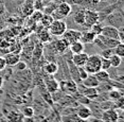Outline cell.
<instances>
[{"instance_id":"1","label":"cell","mask_w":124,"mask_h":122,"mask_svg":"<svg viewBox=\"0 0 124 122\" xmlns=\"http://www.w3.org/2000/svg\"><path fill=\"white\" fill-rule=\"evenodd\" d=\"M101 61H102V56L100 54H92L88 56L85 66V70L88 74H94L98 71L101 70Z\"/></svg>"},{"instance_id":"2","label":"cell","mask_w":124,"mask_h":122,"mask_svg":"<svg viewBox=\"0 0 124 122\" xmlns=\"http://www.w3.org/2000/svg\"><path fill=\"white\" fill-rule=\"evenodd\" d=\"M48 30H49V32L52 36L61 37V36H63V34L66 32L67 24L63 19H61V20H53V22L50 24V27L48 28Z\"/></svg>"},{"instance_id":"3","label":"cell","mask_w":124,"mask_h":122,"mask_svg":"<svg viewBox=\"0 0 124 122\" xmlns=\"http://www.w3.org/2000/svg\"><path fill=\"white\" fill-rule=\"evenodd\" d=\"M81 31H78V30H66V32L63 34V39L67 42L68 45H71L75 41H78L81 38Z\"/></svg>"},{"instance_id":"4","label":"cell","mask_w":124,"mask_h":122,"mask_svg":"<svg viewBox=\"0 0 124 122\" xmlns=\"http://www.w3.org/2000/svg\"><path fill=\"white\" fill-rule=\"evenodd\" d=\"M100 35H102L103 37H106V38L118 39L119 41V29H117L114 25H105V27L102 28Z\"/></svg>"},{"instance_id":"5","label":"cell","mask_w":124,"mask_h":122,"mask_svg":"<svg viewBox=\"0 0 124 122\" xmlns=\"http://www.w3.org/2000/svg\"><path fill=\"white\" fill-rule=\"evenodd\" d=\"M101 119H102L103 122H118L119 121V115H118L116 109L109 108V109H105L102 113Z\"/></svg>"},{"instance_id":"6","label":"cell","mask_w":124,"mask_h":122,"mask_svg":"<svg viewBox=\"0 0 124 122\" xmlns=\"http://www.w3.org/2000/svg\"><path fill=\"white\" fill-rule=\"evenodd\" d=\"M99 21V13L95 11H90V10H85V24L84 25L90 28L91 25L97 24Z\"/></svg>"},{"instance_id":"7","label":"cell","mask_w":124,"mask_h":122,"mask_svg":"<svg viewBox=\"0 0 124 122\" xmlns=\"http://www.w3.org/2000/svg\"><path fill=\"white\" fill-rule=\"evenodd\" d=\"M88 54L85 52H82V53H78V54H73V57H72V64L74 65L75 67H84L88 59Z\"/></svg>"},{"instance_id":"8","label":"cell","mask_w":124,"mask_h":122,"mask_svg":"<svg viewBox=\"0 0 124 122\" xmlns=\"http://www.w3.org/2000/svg\"><path fill=\"white\" fill-rule=\"evenodd\" d=\"M55 11L57 12V14L62 18H65V17L69 16L70 14H71L72 8L70 7V4H68L67 2H61L58 5H56Z\"/></svg>"},{"instance_id":"9","label":"cell","mask_w":124,"mask_h":122,"mask_svg":"<svg viewBox=\"0 0 124 122\" xmlns=\"http://www.w3.org/2000/svg\"><path fill=\"white\" fill-rule=\"evenodd\" d=\"M92 113H91V109L89 108L87 105H82L78 107V112H77V116L78 117V119H81V120H84L86 121L87 119H89L91 117Z\"/></svg>"},{"instance_id":"10","label":"cell","mask_w":124,"mask_h":122,"mask_svg":"<svg viewBox=\"0 0 124 122\" xmlns=\"http://www.w3.org/2000/svg\"><path fill=\"white\" fill-rule=\"evenodd\" d=\"M98 35H95V34L92 32V31H85V32H82L81 33V38H80V41L83 42L84 45L85 44H91V42L94 41L95 37H97Z\"/></svg>"},{"instance_id":"11","label":"cell","mask_w":124,"mask_h":122,"mask_svg":"<svg viewBox=\"0 0 124 122\" xmlns=\"http://www.w3.org/2000/svg\"><path fill=\"white\" fill-rule=\"evenodd\" d=\"M4 57V61H5V64L7 66H11V67H14L18 62H20V55L17 54V53H8Z\"/></svg>"},{"instance_id":"12","label":"cell","mask_w":124,"mask_h":122,"mask_svg":"<svg viewBox=\"0 0 124 122\" xmlns=\"http://www.w3.org/2000/svg\"><path fill=\"white\" fill-rule=\"evenodd\" d=\"M83 84L85 87H94V88H98L101 83L98 81V79L95 78L94 74H88L87 78L83 80Z\"/></svg>"},{"instance_id":"13","label":"cell","mask_w":124,"mask_h":122,"mask_svg":"<svg viewBox=\"0 0 124 122\" xmlns=\"http://www.w3.org/2000/svg\"><path fill=\"white\" fill-rule=\"evenodd\" d=\"M73 21L78 25H84L85 24V10H78L73 14Z\"/></svg>"},{"instance_id":"14","label":"cell","mask_w":124,"mask_h":122,"mask_svg":"<svg viewBox=\"0 0 124 122\" xmlns=\"http://www.w3.org/2000/svg\"><path fill=\"white\" fill-rule=\"evenodd\" d=\"M54 48H55V50L57 53L63 54V53L66 52V50L69 48V45L62 38V39H58V41H56L54 42Z\"/></svg>"},{"instance_id":"15","label":"cell","mask_w":124,"mask_h":122,"mask_svg":"<svg viewBox=\"0 0 124 122\" xmlns=\"http://www.w3.org/2000/svg\"><path fill=\"white\" fill-rule=\"evenodd\" d=\"M69 49L71 50L72 54H78V53L84 52V49H85V45L83 42H81L80 41H75L73 44L69 45Z\"/></svg>"},{"instance_id":"16","label":"cell","mask_w":124,"mask_h":122,"mask_svg":"<svg viewBox=\"0 0 124 122\" xmlns=\"http://www.w3.org/2000/svg\"><path fill=\"white\" fill-rule=\"evenodd\" d=\"M84 96L89 100H94L99 98V90L94 87H86V89L84 90Z\"/></svg>"},{"instance_id":"17","label":"cell","mask_w":124,"mask_h":122,"mask_svg":"<svg viewBox=\"0 0 124 122\" xmlns=\"http://www.w3.org/2000/svg\"><path fill=\"white\" fill-rule=\"evenodd\" d=\"M8 121L9 122H23V116L19 112H11L8 114Z\"/></svg>"},{"instance_id":"18","label":"cell","mask_w":124,"mask_h":122,"mask_svg":"<svg viewBox=\"0 0 124 122\" xmlns=\"http://www.w3.org/2000/svg\"><path fill=\"white\" fill-rule=\"evenodd\" d=\"M94 75L100 83H106V82H108L110 80L108 71H105V70H100V71H98L97 73H94Z\"/></svg>"},{"instance_id":"19","label":"cell","mask_w":124,"mask_h":122,"mask_svg":"<svg viewBox=\"0 0 124 122\" xmlns=\"http://www.w3.org/2000/svg\"><path fill=\"white\" fill-rule=\"evenodd\" d=\"M44 70L48 74H55L58 70V65L56 63H53V62H50V63H48L44 66Z\"/></svg>"},{"instance_id":"20","label":"cell","mask_w":124,"mask_h":122,"mask_svg":"<svg viewBox=\"0 0 124 122\" xmlns=\"http://www.w3.org/2000/svg\"><path fill=\"white\" fill-rule=\"evenodd\" d=\"M46 85H47V89L49 92H55L56 90H58L60 88V84H58V82L56 80H48L46 82Z\"/></svg>"},{"instance_id":"21","label":"cell","mask_w":124,"mask_h":122,"mask_svg":"<svg viewBox=\"0 0 124 122\" xmlns=\"http://www.w3.org/2000/svg\"><path fill=\"white\" fill-rule=\"evenodd\" d=\"M51 37H52V35L50 34V32H49V30L48 29H44L43 31H40V32H39V35H38V38H39V41H40L41 42L51 41Z\"/></svg>"},{"instance_id":"22","label":"cell","mask_w":124,"mask_h":122,"mask_svg":"<svg viewBox=\"0 0 124 122\" xmlns=\"http://www.w3.org/2000/svg\"><path fill=\"white\" fill-rule=\"evenodd\" d=\"M52 22H53V18H52L51 15H49V14H44L43 17H41V19H40V24L45 29H48Z\"/></svg>"},{"instance_id":"23","label":"cell","mask_w":124,"mask_h":122,"mask_svg":"<svg viewBox=\"0 0 124 122\" xmlns=\"http://www.w3.org/2000/svg\"><path fill=\"white\" fill-rule=\"evenodd\" d=\"M108 98L110 101H117L119 100L120 98H122V93L119 89H110L108 92Z\"/></svg>"},{"instance_id":"24","label":"cell","mask_w":124,"mask_h":122,"mask_svg":"<svg viewBox=\"0 0 124 122\" xmlns=\"http://www.w3.org/2000/svg\"><path fill=\"white\" fill-rule=\"evenodd\" d=\"M109 62H110V66L112 68H118L121 65V63H122V57H120V56L116 54H112L109 57Z\"/></svg>"},{"instance_id":"25","label":"cell","mask_w":124,"mask_h":122,"mask_svg":"<svg viewBox=\"0 0 124 122\" xmlns=\"http://www.w3.org/2000/svg\"><path fill=\"white\" fill-rule=\"evenodd\" d=\"M112 51H114V54L120 56V57H123L124 56V45H123V42H119V44L112 49Z\"/></svg>"},{"instance_id":"26","label":"cell","mask_w":124,"mask_h":122,"mask_svg":"<svg viewBox=\"0 0 124 122\" xmlns=\"http://www.w3.org/2000/svg\"><path fill=\"white\" fill-rule=\"evenodd\" d=\"M65 83H66L65 85H66L67 91H69V92H71V93H74L78 90V85H77V82H75V81L65 82Z\"/></svg>"},{"instance_id":"27","label":"cell","mask_w":124,"mask_h":122,"mask_svg":"<svg viewBox=\"0 0 124 122\" xmlns=\"http://www.w3.org/2000/svg\"><path fill=\"white\" fill-rule=\"evenodd\" d=\"M21 114L26 118H31V117H33V115H34V109H33V107L26 106V107H23Z\"/></svg>"},{"instance_id":"28","label":"cell","mask_w":124,"mask_h":122,"mask_svg":"<svg viewBox=\"0 0 124 122\" xmlns=\"http://www.w3.org/2000/svg\"><path fill=\"white\" fill-rule=\"evenodd\" d=\"M110 68H111V66H110V62H109V59L102 57V61H101V70L108 71Z\"/></svg>"},{"instance_id":"29","label":"cell","mask_w":124,"mask_h":122,"mask_svg":"<svg viewBox=\"0 0 124 122\" xmlns=\"http://www.w3.org/2000/svg\"><path fill=\"white\" fill-rule=\"evenodd\" d=\"M102 25L100 24V22H97V24H94L93 25H91V27H90V31H92V32H93L95 35H100L101 34V31H102Z\"/></svg>"},{"instance_id":"30","label":"cell","mask_w":124,"mask_h":122,"mask_svg":"<svg viewBox=\"0 0 124 122\" xmlns=\"http://www.w3.org/2000/svg\"><path fill=\"white\" fill-rule=\"evenodd\" d=\"M43 15H44V13L41 12V11L35 10V12L32 13L31 17L33 18V20H34V21H40V19H41V17H43Z\"/></svg>"},{"instance_id":"31","label":"cell","mask_w":124,"mask_h":122,"mask_svg":"<svg viewBox=\"0 0 124 122\" xmlns=\"http://www.w3.org/2000/svg\"><path fill=\"white\" fill-rule=\"evenodd\" d=\"M78 78H80V80L83 81L84 79L87 78V75H88V73L85 70V68L84 67H78Z\"/></svg>"},{"instance_id":"32","label":"cell","mask_w":124,"mask_h":122,"mask_svg":"<svg viewBox=\"0 0 124 122\" xmlns=\"http://www.w3.org/2000/svg\"><path fill=\"white\" fill-rule=\"evenodd\" d=\"M114 54V51H112V49H103L102 50V52H101V56H102L103 58H108Z\"/></svg>"},{"instance_id":"33","label":"cell","mask_w":124,"mask_h":122,"mask_svg":"<svg viewBox=\"0 0 124 122\" xmlns=\"http://www.w3.org/2000/svg\"><path fill=\"white\" fill-rule=\"evenodd\" d=\"M78 117L77 116V114H75V115L68 116V117H66V116H65V117L63 118V121L64 122H74L75 120H78Z\"/></svg>"},{"instance_id":"34","label":"cell","mask_w":124,"mask_h":122,"mask_svg":"<svg viewBox=\"0 0 124 122\" xmlns=\"http://www.w3.org/2000/svg\"><path fill=\"white\" fill-rule=\"evenodd\" d=\"M15 66L17 68V70H23V69H26L27 65H26V63H23V62H18Z\"/></svg>"},{"instance_id":"35","label":"cell","mask_w":124,"mask_h":122,"mask_svg":"<svg viewBox=\"0 0 124 122\" xmlns=\"http://www.w3.org/2000/svg\"><path fill=\"white\" fill-rule=\"evenodd\" d=\"M80 102L82 103V105H88L89 102H90V100H89L88 98H86L85 96H83V97H81V98H80Z\"/></svg>"},{"instance_id":"36","label":"cell","mask_w":124,"mask_h":122,"mask_svg":"<svg viewBox=\"0 0 124 122\" xmlns=\"http://www.w3.org/2000/svg\"><path fill=\"white\" fill-rule=\"evenodd\" d=\"M5 67H7V64H5L4 57H3V56H0V71H1V70H3Z\"/></svg>"},{"instance_id":"37","label":"cell","mask_w":124,"mask_h":122,"mask_svg":"<svg viewBox=\"0 0 124 122\" xmlns=\"http://www.w3.org/2000/svg\"><path fill=\"white\" fill-rule=\"evenodd\" d=\"M123 97L122 98H120L119 100H117L116 101V106H118L119 108H123Z\"/></svg>"},{"instance_id":"38","label":"cell","mask_w":124,"mask_h":122,"mask_svg":"<svg viewBox=\"0 0 124 122\" xmlns=\"http://www.w3.org/2000/svg\"><path fill=\"white\" fill-rule=\"evenodd\" d=\"M2 85H3V79H2V76H0V88H1Z\"/></svg>"},{"instance_id":"39","label":"cell","mask_w":124,"mask_h":122,"mask_svg":"<svg viewBox=\"0 0 124 122\" xmlns=\"http://www.w3.org/2000/svg\"><path fill=\"white\" fill-rule=\"evenodd\" d=\"M74 122H85L84 120H81V119H78V120H75Z\"/></svg>"}]
</instances>
